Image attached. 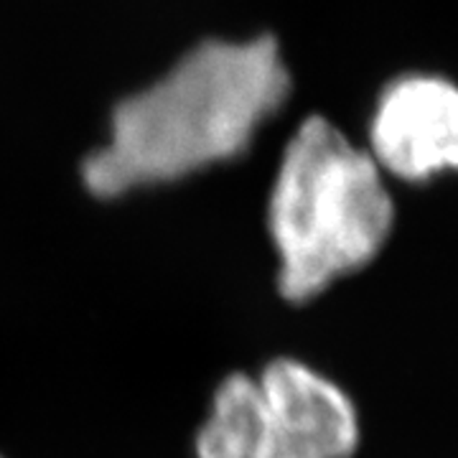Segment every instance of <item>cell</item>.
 Instances as JSON below:
<instances>
[{"label": "cell", "mask_w": 458, "mask_h": 458, "mask_svg": "<svg viewBox=\"0 0 458 458\" xmlns=\"http://www.w3.org/2000/svg\"><path fill=\"white\" fill-rule=\"evenodd\" d=\"M288 95L291 74L276 36L204 41L161 82L114 107L110 143L82 165L84 186L114 199L232 161Z\"/></svg>", "instance_id": "cell-1"}, {"label": "cell", "mask_w": 458, "mask_h": 458, "mask_svg": "<svg viewBox=\"0 0 458 458\" xmlns=\"http://www.w3.org/2000/svg\"><path fill=\"white\" fill-rule=\"evenodd\" d=\"M393 222V197L372 156L327 117L303 120L285 148L267 207L280 295L306 303L361 270L382 252Z\"/></svg>", "instance_id": "cell-2"}, {"label": "cell", "mask_w": 458, "mask_h": 458, "mask_svg": "<svg viewBox=\"0 0 458 458\" xmlns=\"http://www.w3.org/2000/svg\"><path fill=\"white\" fill-rule=\"evenodd\" d=\"M372 161L379 171L420 183L458 164V95L441 77H405L377 105Z\"/></svg>", "instance_id": "cell-3"}, {"label": "cell", "mask_w": 458, "mask_h": 458, "mask_svg": "<svg viewBox=\"0 0 458 458\" xmlns=\"http://www.w3.org/2000/svg\"><path fill=\"white\" fill-rule=\"evenodd\" d=\"M283 458H352L360 415L336 382L298 360H273L255 377Z\"/></svg>", "instance_id": "cell-4"}, {"label": "cell", "mask_w": 458, "mask_h": 458, "mask_svg": "<svg viewBox=\"0 0 458 458\" xmlns=\"http://www.w3.org/2000/svg\"><path fill=\"white\" fill-rule=\"evenodd\" d=\"M197 458H283L255 377L229 375L199 428Z\"/></svg>", "instance_id": "cell-5"}]
</instances>
